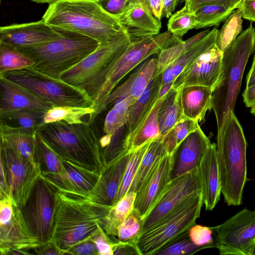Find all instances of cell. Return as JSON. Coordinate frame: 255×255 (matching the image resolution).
<instances>
[{
  "mask_svg": "<svg viewBox=\"0 0 255 255\" xmlns=\"http://www.w3.org/2000/svg\"><path fill=\"white\" fill-rule=\"evenodd\" d=\"M255 84V55L252 67L247 77L246 87H250Z\"/></svg>",
  "mask_w": 255,
  "mask_h": 255,
  "instance_id": "obj_58",
  "label": "cell"
},
{
  "mask_svg": "<svg viewBox=\"0 0 255 255\" xmlns=\"http://www.w3.org/2000/svg\"><path fill=\"white\" fill-rule=\"evenodd\" d=\"M36 132L64 160L98 173L104 165L100 139L87 122L45 124Z\"/></svg>",
  "mask_w": 255,
  "mask_h": 255,
  "instance_id": "obj_4",
  "label": "cell"
},
{
  "mask_svg": "<svg viewBox=\"0 0 255 255\" xmlns=\"http://www.w3.org/2000/svg\"><path fill=\"white\" fill-rule=\"evenodd\" d=\"M173 34L167 31L154 35L131 40L126 50L111 66L106 81L93 108L94 109L115 88L127 74L154 54L174 44Z\"/></svg>",
  "mask_w": 255,
  "mask_h": 255,
  "instance_id": "obj_10",
  "label": "cell"
},
{
  "mask_svg": "<svg viewBox=\"0 0 255 255\" xmlns=\"http://www.w3.org/2000/svg\"><path fill=\"white\" fill-rule=\"evenodd\" d=\"M197 19L194 11L184 6L173 13L167 22L168 30L173 34L182 37L189 30L195 28Z\"/></svg>",
  "mask_w": 255,
  "mask_h": 255,
  "instance_id": "obj_44",
  "label": "cell"
},
{
  "mask_svg": "<svg viewBox=\"0 0 255 255\" xmlns=\"http://www.w3.org/2000/svg\"><path fill=\"white\" fill-rule=\"evenodd\" d=\"M198 170L203 203L206 210L212 211L220 200L222 193L215 143H212L205 153L198 167Z\"/></svg>",
  "mask_w": 255,
  "mask_h": 255,
  "instance_id": "obj_24",
  "label": "cell"
},
{
  "mask_svg": "<svg viewBox=\"0 0 255 255\" xmlns=\"http://www.w3.org/2000/svg\"><path fill=\"white\" fill-rule=\"evenodd\" d=\"M62 163L61 184L58 191L87 198L99 179V173L63 159Z\"/></svg>",
  "mask_w": 255,
  "mask_h": 255,
  "instance_id": "obj_25",
  "label": "cell"
},
{
  "mask_svg": "<svg viewBox=\"0 0 255 255\" xmlns=\"http://www.w3.org/2000/svg\"><path fill=\"white\" fill-rule=\"evenodd\" d=\"M238 8L241 10L243 18L255 22V0H243Z\"/></svg>",
  "mask_w": 255,
  "mask_h": 255,
  "instance_id": "obj_52",
  "label": "cell"
},
{
  "mask_svg": "<svg viewBox=\"0 0 255 255\" xmlns=\"http://www.w3.org/2000/svg\"><path fill=\"white\" fill-rule=\"evenodd\" d=\"M243 97L244 102L247 107L252 108L255 106V84L246 88Z\"/></svg>",
  "mask_w": 255,
  "mask_h": 255,
  "instance_id": "obj_56",
  "label": "cell"
},
{
  "mask_svg": "<svg viewBox=\"0 0 255 255\" xmlns=\"http://www.w3.org/2000/svg\"><path fill=\"white\" fill-rule=\"evenodd\" d=\"M221 255H252L255 245V211L245 208L217 226Z\"/></svg>",
  "mask_w": 255,
  "mask_h": 255,
  "instance_id": "obj_14",
  "label": "cell"
},
{
  "mask_svg": "<svg viewBox=\"0 0 255 255\" xmlns=\"http://www.w3.org/2000/svg\"><path fill=\"white\" fill-rule=\"evenodd\" d=\"M222 55L216 44H214L176 78L172 88L178 89L184 86L199 85L213 89L221 74Z\"/></svg>",
  "mask_w": 255,
  "mask_h": 255,
  "instance_id": "obj_18",
  "label": "cell"
},
{
  "mask_svg": "<svg viewBox=\"0 0 255 255\" xmlns=\"http://www.w3.org/2000/svg\"><path fill=\"white\" fill-rule=\"evenodd\" d=\"M203 249L195 245L191 240L188 231L173 240L159 250L156 255H192Z\"/></svg>",
  "mask_w": 255,
  "mask_h": 255,
  "instance_id": "obj_45",
  "label": "cell"
},
{
  "mask_svg": "<svg viewBox=\"0 0 255 255\" xmlns=\"http://www.w3.org/2000/svg\"><path fill=\"white\" fill-rule=\"evenodd\" d=\"M243 0H186L185 5L188 9L194 11L198 7L208 4L221 3L234 10L239 6Z\"/></svg>",
  "mask_w": 255,
  "mask_h": 255,
  "instance_id": "obj_50",
  "label": "cell"
},
{
  "mask_svg": "<svg viewBox=\"0 0 255 255\" xmlns=\"http://www.w3.org/2000/svg\"><path fill=\"white\" fill-rule=\"evenodd\" d=\"M162 82V72L158 74L136 102L129 108L126 124V135L133 132L148 115L157 101Z\"/></svg>",
  "mask_w": 255,
  "mask_h": 255,
  "instance_id": "obj_29",
  "label": "cell"
},
{
  "mask_svg": "<svg viewBox=\"0 0 255 255\" xmlns=\"http://www.w3.org/2000/svg\"><path fill=\"white\" fill-rule=\"evenodd\" d=\"M179 89L172 88L162 98L158 122L160 135H165L178 122L184 119Z\"/></svg>",
  "mask_w": 255,
  "mask_h": 255,
  "instance_id": "obj_32",
  "label": "cell"
},
{
  "mask_svg": "<svg viewBox=\"0 0 255 255\" xmlns=\"http://www.w3.org/2000/svg\"><path fill=\"white\" fill-rule=\"evenodd\" d=\"M41 244L32 234L22 215L21 209L11 197L0 201V253L7 255L14 251L21 254H31Z\"/></svg>",
  "mask_w": 255,
  "mask_h": 255,
  "instance_id": "obj_12",
  "label": "cell"
},
{
  "mask_svg": "<svg viewBox=\"0 0 255 255\" xmlns=\"http://www.w3.org/2000/svg\"><path fill=\"white\" fill-rule=\"evenodd\" d=\"M130 42L128 34L117 41L99 44L93 52L63 73L60 78L85 92L94 105L111 66Z\"/></svg>",
  "mask_w": 255,
  "mask_h": 255,
  "instance_id": "obj_8",
  "label": "cell"
},
{
  "mask_svg": "<svg viewBox=\"0 0 255 255\" xmlns=\"http://www.w3.org/2000/svg\"><path fill=\"white\" fill-rule=\"evenodd\" d=\"M135 102L130 98L118 101L106 116L103 129L106 134L112 137L126 124L129 108Z\"/></svg>",
  "mask_w": 255,
  "mask_h": 255,
  "instance_id": "obj_38",
  "label": "cell"
},
{
  "mask_svg": "<svg viewBox=\"0 0 255 255\" xmlns=\"http://www.w3.org/2000/svg\"><path fill=\"white\" fill-rule=\"evenodd\" d=\"M201 190L198 167L171 179L152 209L142 221L140 232L150 227L181 203Z\"/></svg>",
  "mask_w": 255,
  "mask_h": 255,
  "instance_id": "obj_15",
  "label": "cell"
},
{
  "mask_svg": "<svg viewBox=\"0 0 255 255\" xmlns=\"http://www.w3.org/2000/svg\"><path fill=\"white\" fill-rule=\"evenodd\" d=\"M153 14L159 20L162 18L163 0H142Z\"/></svg>",
  "mask_w": 255,
  "mask_h": 255,
  "instance_id": "obj_55",
  "label": "cell"
},
{
  "mask_svg": "<svg viewBox=\"0 0 255 255\" xmlns=\"http://www.w3.org/2000/svg\"><path fill=\"white\" fill-rule=\"evenodd\" d=\"M62 36V32L53 28L43 19L37 21L0 27V42L16 48L43 44Z\"/></svg>",
  "mask_w": 255,
  "mask_h": 255,
  "instance_id": "obj_19",
  "label": "cell"
},
{
  "mask_svg": "<svg viewBox=\"0 0 255 255\" xmlns=\"http://www.w3.org/2000/svg\"><path fill=\"white\" fill-rule=\"evenodd\" d=\"M130 153L125 150L104 165L99 172V179L87 198L102 205L114 206Z\"/></svg>",
  "mask_w": 255,
  "mask_h": 255,
  "instance_id": "obj_20",
  "label": "cell"
},
{
  "mask_svg": "<svg viewBox=\"0 0 255 255\" xmlns=\"http://www.w3.org/2000/svg\"><path fill=\"white\" fill-rule=\"evenodd\" d=\"M59 31L63 36L57 39L37 46L17 48L34 62L32 67L56 78L77 65L99 45L91 38Z\"/></svg>",
  "mask_w": 255,
  "mask_h": 255,
  "instance_id": "obj_6",
  "label": "cell"
},
{
  "mask_svg": "<svg viewBox=\"0 0 255 255\" xmlns=\"http://www.w3.org/2000/svg\"><path fill=\"white\" fill-rule=\"evenodd\" d=\"M218 32L219 30L216 28L210 30L201 40L171 63L162 71V85L174 82L203 52L216 44Z\"/></svg>",
  "mask_w": 255,
  "mask_h": 255,
  "instance_id": "obj_28",
  "label": "cell"
},
{
  "mask_svg": "<svg viewBox=\"0 0 255 255\" xmlns=\"http://www.w3.org/2000/svg\"><path fill=\"white\" fill-rule=\"evenodd\" d=\"M173 82L162 85L159 92V99L163 98L168 91L172 88Z\"/></svg>",
  "mask_w": 255,
  "mask_h": 255,
  "instance_id": "obj_59",
  "label": "cell"
},
{
  "mask_svg": "<svg viewBox=\"0 0 255 255\" xmlns=\"http://www.w3.org/2000/svg\"><path fill=\"white\" fill-rule=\"evenodd\" d=\"M108 13L118 19L128 9L134 0H97Z\"/></svg>",
  "mask_w": 255,
  "mask_h": 255,
  "instance_id": "obj_49",
  "label": "cell"
},
{
  "mask_svg": "<svg viewBox=\"0 0 255 255\" xmlns=\"http://www.w3.org/2000/svg\"><path fill=\"white\" fill-rule=\"evenodd\" d=\"M255 47V28L251 23L223 53L221 74L212 93L218 130L228 113L234 112L244 72Z\"/></svg>",
  "mask_w": 255,
  "mask_h": 255,
  "instance_id": "obj_5",
  "label": "cell"
},
{
  "mask_svg": "<svg viewBox=\"0 0 255 255\" xmlns=\"http://www.w3.org/2000/svg\"><path fill=\"white\" fill-rule=\"evenodd\" d=\"M0 75L30 90L54 106L92 107L88 94L61 78H56L31 67L9 71Z\"/></svg>",
  "mask_w": 255,
  "mask_h": 255,
  "instance_id": "obj_9",
  "label": "cell"
},
{
  "mask_svg": "<svg viewBox=\"0 0 255 255\" xmlns=\"http://www.w3.org/2000/svg\"><path fill=\"white\" fill-rule=\"evenodd\" d=\"M199 127L198 122L188 119L184 118L178 122L162 136L163 144L166 151L174 152L181 142Z\"/></svg>",
  "mask_w": 255,
  "mask_h": 255,
  "instance_id": "obj_42",
  "label": "cell"
},
{
  "mask_svg": "<svg viewBox=\"0 0 255 255\" xmlns=\"http://www.w3.org/2000/svg\"><path fill=\"white\" fill-rule=\"evenodd\" d=\"M167 152L162 142V136L152 140L143 157L129 191L136 192L139 190L150 172L160 158Z\"/></svg>",
  "mask_w": 255,
  "mask_h": 255,
  "instance_id": "obj_34",
  "label": "cell"
},
{
  "mask_svg": "<svg viewBox=\"0 0 255 255\" xmlns=\"http://www.w3.org/2000/svg\"><path fill=\"white\" fill-rule=\"evenodd\" d=\"M36 132L9 125L0 120V144L12 149L36 163L35 151Z\"/></svg>",
  "mask_w": 255,
  "mask_h": 255,
  "instance_id": "obj_27",
  "label": "cell"
},
{
  "mask_svg": "<svg viewBox=\"0 0 255 255\" xmlns=\"http://www.w3.org/2000/svg\"><path fill=\"white\" fill-rule=\"evenodd\" d=\"M151 141L145 143L141 146L130 153L129 160L125 170L122 182L115 201V205L128 192L141 160Z\"/></svg>",
  "mask_w": 255,
  "mask_h": 255,
  "instance_id": "obj_43",
  "label": "cell"
},
{
  "mask_svg": "<svg viewBox=\"0 0 255 255\" xmlns=\"http://www.w3.org/2000/svg\"><path fill=\"white\" fill-rule=\"evenodd\" d=\"M42 19L58 31L76 33L99 44L117 41L128 34L97 0H56L49 5Z\"/></svg>",
  "mask_w": 255,
  "mask_h": 255,
  "instance_id": "obj_1",
  "label": "cell"
},
{
  "mask_svg": "<svg viewBox=\"0 0 255 255\" xmlns=\"http://www.w3.org/2000/svg\"><path fill=\"white\" fill-rule=\"evenodd\" d=\"M118 19L127 29L131 40L158 34L161 28L160 20L142 0H134Z\"/></svg>",
  "mask_w": 255,
  "mask_h": 255,
  "instance_id": "obj_23",
  "label": "cell"
},
{
  "mask_svg": "<svg viewBox=\"0 0 255 255\" xmlns=\"http://www.w3.org/2000/svg\"><path fill=\"white\" fill-rule=\"evenodd\" d=\"M112 207L58 191L51 241L67 254L72 247L91 237Z\"/></svg>",
  "mask_w": 255,
  "mask_h": 255,
  "instance_id": "obj_3",
  "label": "cell"
},
{
  "mask_svg": "<svg viewBox=\"0 0 255 255\" xmlns=\"http://www.w3.org/2000/svg\"><path fill=\"white\" fill-rule=\"evenodd\" d=\"M32 1L39 3L51 4L56 0H31Z\"/></svg>",
  "mask_w": 255,
  "mask_h": 255,
  "instance_id": "obj_60",
  "label": "cell"
},
{
  "mask_svg": "<svg viewBox=\"0 0 255 255\" xmlns=\"http://www.w3.org/2000/svg\"><path fill=\"white\" fill-rule=\"evenodd\" d=\"M178 0H163L162 17H169L176 8Z\"/></svg>",
  "mask_w": 255,
  "mask_h": 255,
  "instance_id": "obj_57",
  "label": "cell"
},
{
  "mask_svg": "<svg viewBox=\"0 0 255 255\" xmlns=\"http://www.w3.org/2000/svg\"><path fill=\"white\" fill-rule=\"evenodd\" d=\"M211 87L199 85L184 86L179 88L184 117L199 122L212 109Z\"/></svg>",
  "mask_w": 255,
  "mask_h": 255,
  "instance_id": "obj_26",
  "label": "cell"
},
{
  "mask_svg": "<svg viewBox=\"0 0 255 255\" xmlns=\"http://www.w3.org/2000/svg\"><path fill=\"white\" fill-rule=\"evenodd\" d=\"M242 14L238 8L234 10L219 30L216 45L223 53L242 32Z\"/></svg>",
  "mask_w": 255,
  "mask_h": 255,
  "instance_id": "obj_39",
  "label": "cell"
},
{
  "mask_svg": "<svg viewBox=\"0 0 255 255\" xmlns=\"http://www.w3.org/2000/svg\"><path fill=\"white\" fill-rule=\"evenodd\" d=\"M35 159L42 176L50 184L58 189L63 171L62 159L37 133Z\"/></svg>",
  "mask_w": 255,
  "mask_h": 255,
  "instance_id": "obj_30",
  "label": "cell"
},
{
  "mask_svg": "<svg viewBox=\"0 0 255 255\" xmlns=\"http://www.w3.org/2000/svg\"><path fill=\"white\" fill-rule=\"evenodd\" d=\"M233 11L221 3L202 5L194 11L197 19L195 29L218 26L226 21Z\"/></svg>",
  "mask_w": 255,
  "mask_h": 255,
  "instance_id": "obj_37",
  "label": "cell"
},
{
  "mask_svg": "<svg viewBox=\"0 0 255 255\" xmlns=\"http://www.w3.org/2000/svg\"><path fill=\"white\" fill-rule=\"evenodd\" d=\"M174 152L166 153L159 160L136 192L134 210L142 221L151 211L171 180Z\"/></svg>",
  "mask_w": 255,
  "mask_h": 255,
  "instance_id": "obj_16",
  "label": "cell"
},
{
  "mask_svg": "<svg viewBox=\"0 0 255 255\" xmlns=\"http://www.w3.org/2000/svg\"><path fill=\"white\" fill-rule=\"evenodd\" d=\"M209 31V29L203 30L186 40H182L161 50L157 57L161 71L201 40Z\"/></svg>",
  "mask_w": 255,
  "mask_h": 255,
  "instance_id": "obj_41",
  "label": "cell"
},
{
  "mask_svg": "<svg viewBox=\"0 0 255 255\" xmlns=\"http://www.w3.org/2000/svg\"><path fill=\"white\" fill-rule=\"evenodd\" d=\"M142 220L134 210L119 226L117 240L122 242L132 241L141 231Z\"/></svg>",
  "mask_w": 255,
  "mask_h": 255,
  "instance_id": "obj_47",
  "label": "cell"
},
{
  "mask_svg": "<svg viewBox=\"0 0 255 255\" xmlns=\"http://www.w3.org/2000/svg\"><path fill=\"white\" fill-rule=\"evenodd\" d=\"M251 108V112L252 114L255 115V106L252 107Z\"/></svg>",
  "mask_w": 255,
  "mask_h": 255,
  "instance_id": "obj_61",
  "label": "cell"
},
{
  "mask_svg": "<svg viewBox=\"0 0 255 255\" xmlns=\"http://www.w3.org/2000/svg\"><path fill=\"white\" fill-rule=\"evenodd\" d=\"M211 144L200 127L190 133L174 151L171 179L197 168Z\"/></svg>",
  "mask_w": 255,
  "mask_h": 255,
  "instance_id": "obj_22",
  "label": "cell"
},
{
  "mask_svg": "<svg viewBox=\"0 0 255 255\" xmlns=\"http://www.w3.org/2000/svg\"><path fill=\"white\" fill-rule=\"evenodd\" d=\"M68 255H98V252L94 243L91 240L90 237L82 241L67 251Z\"/></svg>",
  "mask_w": 255,
  "mask_h": 255,
  "instance_id": "obj_51",
  "label": "cell"
},
{
  "mask_svg": "<svg viewBox=\"0 0 255 255\" xmlns=\"http://www.w3.org/2000/svg\"><path fill=\"white\" fill-rule=\"evenodd\" d=\"M34 62L16 47L0 42V74L32 66Z\"/></svg>",
  "mask_w": 255,
  "mask_h": 255,
  "instance_id": "obj_40",
  "label": "cell"
},
{
  "mask_svg": "<svg viewBox=\"0 0 255 255\" xmlns=\"http://www.w3.org/2000/svg\"><path fill=\"white\" fill-rule=\"evenodd\" d=\"M114 255H137L138 253L132 241L126 242H119L116 247Z\"/></svg>",
  "mask_w": 255,
  "mask_h": 255,
  "instance_id": "obj_54",
  "label": "cell"
},
{
  "mask_svg": "<svg viewBox=\"0 0 255 255\" xmlns=\"http://www.w3.org/2000/svg\"><path fill=\"white\" fill-rule=\"evenodd\" d=\"M57 192L41 175L20 209L31 232L42 244L52 239Z\"/></svg>",
  "mask_w": 255,
  "mask_h": 255,
  "instance_id": "obj_11",
  "label": "cell"
},
{
  "mask_svg": "<svg viewBox=\"0 0 255 255\" xmlns=\"http://www.w3.org/2000/svg\"><path fill=\"white\" fill-rule=\"evenodd\" d=\"M162 98L158 99L147 117L132 133L126 136L124 149L129 152L160 136L158 122V111Z\"/></svg>",
  "mask_w": 255,
  "mask_h": 255,
  "instance_id": "obj_31",
  "label": "cell"
},
{
  "mask_svg": "<svg viewBox=\"0 0 255 255\" xmlns=\"http://www.w3.org/2000/svg\"><path fill=\"white\" fill-rule=\"evenodd\" d=\"M136 193L128 192L110 209L101 223L106 234L111 238L117 240L118 228L134 209Z\"/></svg>",
  "mask_w": 255,
  "mask_h": 255,
  "instance_id": "obj_33",
  "label": "cell"
},
{
  "mask_svg": "<svg viewBox=\"0 0 255 255\" xmlns=\"http://www.w3.org/2000/svg\"><path fill=\"white\" fill-rule=\"evenodd\" d=\"M247 142L234 112H230L218 130L216 152L222 193L228 206L242 203L247 181Z\"/></svg>",
  "mask_w": 255,
  "mask_h": 255,
  "instance_id": "obj_2",
  "label": "cell"
},
{
  "mask_svg": "<svg viewBox=\"0 0 255 255\" xmlns=\"http://www.w3.org/2000/svg\"><path fill=\"white\" fill-rule=\"evenodd\" d=\"M54 105L0 75V115L22 109L47 111Z\"/></svg>",
  "mask_w": 255,
  "mask_h": 255,
  "instance_id": "obj_21",
  "label": "cell"
},
{
  "mask_svg": "<svg viewBox=\"0 0 255 255\" xmlns=\"http://www.w3.org/2000/svg\"><path fill=\"white\" fill-rule=\"evenodd\" d=\"M252 255H255V245L253 250Z\"/></svg>",
  "mask_w": 255,
  "mask_h": 255,
  "instance_id": "obj_62",
  "label": "cell"
},
{
  "mask_svg": "<svg viewBox=\"0 0 255 255\" xmlns=\"http://www.w3.org/2000/svg\"><path fill=\"white\" fill-rule=\"evenodd\" d=\"M188 234L192 242L203 249L218 247L217 226L208 227L195 224L188 230Z\"/></svg>",
  "mask_w": 255,
  "mask_h": 255,
  "instance_id": "obj_46",
  "label": "cell"
},
{
  "mask_svg": "<svg viewBox=\"0 0 255 255\" xmlns=\"http://www.w3.org/2000/svg\"><path fill=\"white\" fill-rule=\"evenodd\" d=\"M161 72L157 58H151L143 62L125 82L114 89L94 108L95 112L88 117L87 123L91 126L97 116L117 99L130 98L136 102L152 80Z\"/></svg>",
  "mask_w": 255,
  "mask_h": 255,
  "instance_id": "obj_17",
  "label": "cell"
},
{
  "mask_svg": "<svg viewBox=\"0 0 255 255\" xmlns=\"http://www.w3.org/2000/svg\"><path fill=\"white\" fill-rule=\"evenodd\" d=\"M90 239L94 243L98 255H114V250L119 242L108 235L101 225L91 236Z\"/></svg>",
  "mask_w": 255,
  "mask_h": 255,
  "instance_id": "obj_48",
  "label": "cell"
},
{
  "mask_svg": "<svg viewBox=\"0 0 255 255\" xmlns=\"http://www.w3.org/2000/svg\"><path fill=\"white\" fill-rule=\"evenodd\" d=\"M0 166L4 170L10 196L21 209L41 175L38 165L12 149L0 144Z\"/></svg>",
  "mask_w": 255,
  "mask_h": 255,
  "instance_id": "obj_13",
  "label": "cell"
},
{
  "mask_svg": "<svg viewBox=\"0 0 255 255\" xmlns=\"http://www.w3.org/2000/svg\"><path fill=\"white\" fill-rule=\"evenodd\" d=\"M46 112L37 109H22L0 115V119L9 125L37 131L43 125Z\"/></svg>",
  "mask_w": 255,
  "mask_h": 255,
  "instance_id": "obj_35",
  "label": "cell"
},
{
  "mask_svg": "<svg viewBox=\"0 0 255 255\" xmlns=\"http://www.w3.org/2000/svg\"><path fill=\"white\" fill-rule=\"evenodd\" d=\"M95 112L93 107H82L67 106H54L45 113L43 125L62 122L68 124L85 123L82 119L90 116Z\"/></svg>",
  "mask_w": 255,
  "mask_h": 255,
  "instance_id": "obj_36",
  "label": "cell"
},
{
  "mask_svg": "<svg viewBox=\"0 0 255 255\" xmlns=\"http://www.w3.org/2000/svg\"><path fill=\"white\" fill-rule=\"evenodd\" d=\"M203 205L202 191L189 197L132 240L138 255H154L188 231L199 217Z\"/></svg>",
  "mask_w": 255,
  "mask_h": 255,
  "instance_id": "obj_7",
  "label": "cell"
},
{
  "mask_svg": "<svg viewBox=\"0 0 255 255\" xmlns=\"http://www.w3.org/2000/svg\"><path fill=\"white\" fill-rule=\"evenodd\" d=\"M34 254L37 255H65V252L60 249L53 241L42 244L34 251Z\"/></svg>",
  "mask_w": 255,
  "mask_h": 255,
  "instance_id": "obj_53",
  "label": "cell"
},
{
  "mask_svg": "<svg viewBox=\"0 0 255 255\" xmlns=\"http://www.w3.org/2000/svg\"></svg>",
  "mask_w": 255,
  "mask_h": 255,
  "instance_id": "obj_63",
  "label": "cell"
}]
</instances>
